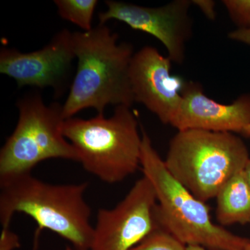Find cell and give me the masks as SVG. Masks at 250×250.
Wrapping results in <instances>:
<instances>
[{
	"mask_svg": "<svg viewBox=\"0 0 250 250\" xmlns=\"http://www.w3.org/2000/svg\"><path fill=\"white\" fill-rule=\"evenodd\" d=\"M182 101L170 124L177 131L206 130L218 132H243L250 124V95H241L230 104L211 100L201 85L185 82Z\"/></svg>",
	"mask_w": 250,
	"mask_h": 250,
	"instance_id": "11",
	"label": "cell"
},
{
	"mask_svg": "<svg viewBox=\"0 0 250 250\" xmlns=\"http://www.w3.org/2000/svg\"><path fill=\"white\" fill-rule=\"evenodd\" d=\"M105 3L107 10L99 14L100 24L117 20L135 30L147 33L165 46L172 62L183 63L186 43L192 33L189 15L192 1L174 0L159 7H145L111 0Z\"/></svg>",
	"mask_w": 250,
	"mask_h": 250,
	"instance_id": "8",
	"label": "cell"
},
{
	"mask_svg": "<svg viewBox=\"0 0 250 250\" xmlns=\"http://www.w3.org/2000/svg\"><path fill=\"white\" fill-rule=\"evenodd\" d=\"M187 250H207L205 248L199 246H187Z\"/></svg>",
	"mask_w": 250,
	"mask_h": 250,
	"instance_id": "20",
	"label": "cell"
},
{
	"mask_svg": "<svg viewBox=\"0 0 250 250\" xmlns=\"http://www.w3.org/2000/svg\"><path fill=\"white\" fill-rule=\"evenodd\" d=\"M223 4L239 29H250V0H224Z\"/></svg>",
	"mask_w": 250,
	"mask_h": 250,
	"instance_id": "15",
	"label": "cell"
},
{
	"mask_svg": "<svg viewBox=\"0 0 250 250\" xmlns=\"http://www.w3.org/2000/svg\"><path fill=\"white\" fill-rule=\"evenodd\" d=\"M156 204L154 187L143 176L116 207L98 210L90 250H130L137 246L158 227Z\"/></svg>",
	"mask_w": 250,
	"mask_h": 250,
	"instance_id": "7",
	"label": "cell"
},
{
	"mask_svg": "<svg viewBox=\"0 0 250 250\" xmlns=\"http://www.w3.org/2000/svg\"><path fill=\"white\" fill-rule=\"evenodd\" d=\"M141 166L143 176L155 190L154 218L158 227L187 246H199L207 250H243L250 243L249 238L213 223L210 207L174 178L144 130Z\"/></svg>",
	"mask_w": 250,
	"mask_h": 250,
	"instance_id": "3",
	"label": "cell"
},
{
	"mask_svg": "<svg viewBox=\"0 0 250 250\" xmlns=\"http://www.w3.org/2000/svg\"><path fill=\"white\" fill-rule=\"evenodd\" d=\"M75 58L72 33L63 29L35 52L1 48L0 72L14 79L19 87H52L60 91Z\"/></svg>",
	"mask_w": 250,
	"mask_h": 250,
	"instance_id": "10",
	"label": "cell"
},
{
	"mask_svg": "<svg viewBox=\"0 0 250 250\" xmlns=\"http://www.w3.org/2000/svg\"><path fill=\"white\" fill-rule=\"evenodd\" d=\"M244 174L245 176H246V178L247 182H248V185L250 188V159L249 161L247 163L246 167H245L244 170Z\"/></svg>",
	"mask_w": 250,
	"mask_h": 250,
	"instance_id": "19",
	"label": "cell"
},
{
	"mask_svg": "<svg viewBox=\"0 0 250 250\" xmlns=\"http://www.w3.org/2000/svg\"><path fill=\"white\" fill-rule=\"evenodd\" d=\"M17 105V125L0 151V181L31 173L39 163L49 159L78 161L62 133V105L47 106L36 94L21 99Z\"/></svg>",
	"mask_w": 250,
	"mask_h": 250,
	"instance_id": "6",
	"label": "cell"
},
{
	"mask_svg": "<svg viewBox=\"0 0 250 250\" xmlns=\"http://www.w3.org/2000/svg\"><path fill=\"white\" fill-rule=\"evenodd\" d=\"M54 4L62 19L76 24L83 31L93 29L92 21L98 4L97 0H55Z\"/></svg>",
	"mask_w": 250,
	"mask_h": 250,
	"instance_id": "13",
	"label": "cell"
},
{
	"mask_svg": "<svg viewBox=\"0 0 250 250\" xmlns=\"http://www.w3.org/2000/svg\"><path fill=\"white\" fill-rule=\"evenodd\" d=\"M215 198L216 218L222 227L250 224V188L244 171L233 175Z\"/></svg>",
	"mask_w": 250,
	"mask_h": 250,
	"instance_id": "12",
	"label": "cell"
},
{
	"mask_svg": "<svg viewBox=\"0 0 250 250\" xmlns=\"http://www.w3.org/2000/svg\"><path fill=\"white\" fill-rule=\"evenodd\" d=\"M104 24L91 30L72 33L76 75L62 106L64 119L73 118L85 108L104 114L108 105L131 107L134 103L129 82V66L134 56L127 42Z\"/></svg>",
	"mask_w": 250,
	"mask_h": 250,
	"instance_id": "1",
	"label": "cell"
},
{
	"mask_svg": "<svg viewBox=\"0 0 250 250\" xmlns=\"http://www.w3.org/2000/svg\"><path fill=\"white\" fill-rule=\"evenodd\" d=\"M21 247L19 236L9 228H2L0 236V250H14Z\"/></svg>",
	"mask_w": 250,
	"mask_h": 250,
	"instance_id": "16",
	"label": "cell"
},
{
	"mask_svg": "<svg viewBox=\"0 0 250 250\" xmlns=\"http://www.w3.org/2000/svg\"><path fill=\"white\" fill-rule=\"evenodd\" d=\"M228 36L231 40L250 45V29H238L230 32Z\"/></svg>",
	"mask_w": 250,
	"mask_h": 250,
	"instance_id": "18",
	"label": "cell"
},
{
	"mask_svg": "<svg viewBox=\"0 0 250 250\" xmlns=\"http://www.w3.org/2000/svg\"><path fill=\"white\" fill-rule=\"evenodd\" d=\"M65 250H72L71 249V248H67L66 249H65Z\"/></svg>",
	"mask_w": 250,
	"mask_h": 250,
	"instance_id": "23",
	"label": "cell"
},
{
	"mask_svg": "<svg viewBox=\"0 0 250 250\" xmlns=\"http://www.w3.org/2000/svg\"><path fill=\"white\" fill-rule=\"evenodd\" d=\"M86 182L52 184L22 174L0 181V223L9 228L17 213L71 243L75 250H90L93 236L91 208L85 201Z\"/></svg>",
	"mask_w": 250,
	"mask_h": 250,
	"instance_id": "2",
	"label": "cell"
},
{
	"mask_svg": "<svg viewBox=\"0 0 250 250\" xmlns=\"http://www.w3.org/2000/svg\"><path fill=\"white\" fill-rule=\"evenodd\" d=\"M62 133L85 171L107 184L123 182L141 165L142 137L129 106H117L113 116L65 120Z\"/></svg>",
	"mask_w": 250,
	"mask_h": 250,
	"instance_id": "4",
	"label": "cell"
},
{
	"mask_svg": "<svg viewBox=\"0 0 250 250\" xmlns=\"http://www.w3.org/2000/svg\"><path fill=\"white\" fill-rule=\"evenodd\" d=\"M242 134L246 135V136H248V137H250V124L245 127Z\"/></svg>",
	"mask_w": 250,
	"mask_h": 250,
	"instance_id": "21",
	"label": "cell"
},
{
	"mask_svg": "<svg viewBox=\"0 0 250 250\" xmlns=\"http://www.w3.org/2000/svg\"><path fill=\"white\" fill-rule=\"evenodd\" d=\"M192 4L196 5L205 16L210 21L215 19V2L212 0H193Z\"/></svg>",
	"mask_w": 250,
	"mask_h": 250,
	"instance_id": "17",
	"label": "cell"
},
{
	"mask_svg": "<svg viewBox=\"0 0 250 250\" xmlns=\"http://www.w3.org/2000/svg\"><path fill=\"white\" fill-rule=\"evenodd\" d=\"M171 62L155 47L146 46L134 54L129 71L134 102L166 125L170 124L180 107L185 84L182 77L171 74Z\"/></svg>",
	"mask_w": 250,
	"mask_h": 250,
	"instance_id": "9",
	"label": "cell"
},
{
	"mask_svg": "<svg viewBox=\"0 0 250 250\" xmlns=\"http://www.w3.org/2000/svg\"><path fill=\"white\" fill-rule=\"evenodd\" d=\"M130 250H187V246L173 235L157 227Z\"/></svg>",
	"mask_w": 250,
	"mask_h": 250,
	"instance_id": "14",
	"label": "cell"
},
{
	"mask_svg": "<svg viewBox=\"0 0 250 250\" xmlns=\"http://www.w3.org/2000/svg\"><path fill=\"white\" fill-rule=\"evenodd\" d=\"M249 159L246 144L233 133L188 129L171 139L164 162L174 178L207 202Z\"/></svg>",
	"mask_w": 250,
	"mask_h": 250,
	"instance_id": "5",
	"label": "cell"
},
{
	"mask_svg": "<svg viewBox=\"0 0 250 250\" xmlns=\"http://www.w3.org/2000/svg\"><path fill=\"white\" fill-rule=\"evenodd\" d=\"M243 250H250V242L246 245V246L243 248Z\"/></svg>",
	"mask_w": 250,
	"mask_h": 250,
	"instance_id": "22",
	"label": "cell"
}]
</instances>
